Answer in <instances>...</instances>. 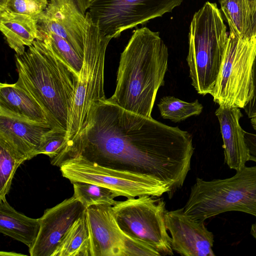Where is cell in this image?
Masks as SVG:
<instances>
[{"label":"cell","instance_id":"32","mask_svg":"<svg viewBox=\"0 0 256 256\" xmlns=\"http://www.w3.org/2000/svg\"><path fill=\"white\" fill-rule=\"evenodd\" d=\"M250 234L256 240V220L252 224L250 228Z\"/></svg>","mask_w":256,"mask_h":256},{"label":"cell","instance_id":"33","mask_svg":"<svg viewBox=\"0 0 256 256\" xmlns=\"http://www.w3.org/2000/svg\"><path fill=\"white\" fill-rule=\"evenodd\" d=\"M250 119L251 124L254 129L256 131V116L252 117Z\"/></svg>","mask_w":256,"mask_h":256},{"label":"cell","instance_id":"1","mask_svg":"<svg viewBox=\"0 0 256 256\" xmlns=\"http://www.w3.org/2000/svg\"><path fill=\"white\" fill-rule=\"evenodd\" d=\"M191 134L128 112L108 99L91 106L84 128L58 156H81L100 166L154 178L180 188L190 169Z\"/></svg>","mask_w":256,"mask_h":256},{"label":"cell","instance_id":"12","mask_svg":"<svg viewBox=\"0 0 256 256\" xmlns=\"http://www.w3.org/2000/svg\"><path fill=\"white\" fill-rule=\"evenodd\" d=\"M86 208L73 196L54 206L47 208L39 218L40 228L30 256H52L63 236Z\"/></svg>","mask_w":256,"mask_h":256},{"label":"cell","instance_id":"14","mask_svg":"<svg viewBox=\"0 0 256 256\" xmlns=\"http://www.w3.org/2000/svg\"><path fill=\"white\" fill-rule=\"evenodd\" d=\"M112 206L103 204L86 209L90 256H124V234L116 222Z\"/></svg>","mask_w":256,"mask_h":256},{"label":"cell","instance_id":"36","mask_svg":"<svg viewBox=\"0 0 256 256\" xmlns=\"http://www.w3.org/2000/svg\"><path fill=\"white\" fill-rule=\"evenodd\" d=\"M89 3H90V2H92L93 0H87Z\"/></svg>","mask_w":256,"mask_h":256},{"label":"cell","instance_id":"20","mask_svg":"<svg viewBox=\"0 0 256 256\" xmlns=\"http://www.w3.org/2000/svg\"><path fill=\"white\" fill-rule=\"evenodd\" d=\"M52 256H90L85 212L66 232Z\"/></svg>","mask_w":256,"mask_h":256},{"label":"cell","instance_id":"24","mask_svg":"<svg viewBox=\"0 0 256 256\" xmlns=\"http://www.w3.org/2000/svg\"><path fill=\"white\" fill-rule=\"evenodd\" d=\"M161 116L174 122H180L192 116L199 115L203 106L198 100L186 102L172 96L162 98L158 104Z\"/></svg>","mask_w":256,"mask_h":256},{"label":"cell","instance_id":"4","mask_svg":"<svg viewBox=\"0 0 256 256\" xmlns=\"http://www.w3.org/2000/svg\"><path fill=\"white\" fill-rule=\"evenodd\" d=\"M228 38L217 4L206 2L192 20L186 58L192 84L198 94H210L212 92Z\"/></svg>","mask_w":256,"mask_h":256},{"label":"cell","instance_id":"8","mask_svg":"<svg viewBox=\"0 0 256 256\" xmlns=\"http://www.w3.org/2000/svg\"><path fill=\"white\" fill-rule=\"evenodd\" d=\"M154 197L144 195L116 201L112 210L125 234L152 246L161 256H172V238L165 222L166 204Z\"/></svg>","mask_w":256,"mask_h":256},{"label":"cell","instance_id":"7","mask_svg":"<svg viewBox=\"0 0 256 256\" xmlns=\"http://www.w3.org/2000/svg\"><path fill=\"white\" fill-rule=\"evenodd\" d=\"M256 36L242 38L230 32L214 87L210 95L219 106L244 108L254 92Z\"/></svg>","mask_w":256,"mask_h":256},{"label":"cell","instance_id":"35","mask_svg":"<svg viewBox=\"0 0 256 256\" xmlns=\"http://www.w3.org/2000/svg\"><path fill=\"white\" fill-rule=\"evenodd\" d=\"M250 4H256V0H248Z\"/></svg>","mask_w":256,"mask_h":256},{"label":"cell","instance_id":"27","mask_svg":"<svg viewBox=\"0 0 256 256\" xmlns=\"http://www.w3.org/2000/svg\"><path fill=\"white\" fill-rule=\"evenodd\" d=\"M48 3V0H8L5 9L14 14L39 17Z\"/></svg>","mask_w":256,"mask_h":256},{"label":"cell","instance_id":"34","mask_svg":"<svg viewBox=\"0 0 256 256\" xmlns=\"http://www.w3.org/2000/svg\"><path fill=\"white\" fill-rule=\"evenodd\" d=\"M8 0H0V10L5 8Z\"/></svg>","mask_w":256,"mask_h":256},{"label":"cell","instance_id":"2","mask_svg":"<svg viewBox=\"0 0 256 256\" xmlns=\"http://www.w3.org/2000/svg\"><path fill=\"white\" fill-rule=\"evenodd\" d=\"M22 54H15V84L44 111L52 128L67 132L78 76L55 53L49 38L40 34Z\"/></svg>","mask_w":256,"mask_h":256},{"label":"cell","instance_id":"11","mask_svg":"<svg viewBox=\"0 0 256 256\" xmlns=\"http://www.w3.org/2000/svg\"><path fill=\"white\" fill-rule=\"evenodd\" d=\"M87 0H48L47 8L39 16L40 34L52 32L66 40L84 58Z\"/></svg>","mask_w":256,"mask_h":256},{"label":"cell","instance_id":"16","mask_svg":"<svg viewBox=\"0 0 256 256\" xmlns=\"http://www.w3.org/2000/svg\"><path fill=\"white\" fill-rule=\"evenodd\" d=\"M215 114L219 122L223 140L224 162L236 171L249 160L244 131L240 120L242 114L240 108L219 106Z\"/></svg>","mask_w":256,"mask_h":256},{"label":"cell","instance_id":"10","mask_svg":"<svg viewBox=\"0 0 256 256\" xmlns=\"http://www.w3.org/2000/svg\"><path fill=\"white\" fill-rule=\"evenodd\" d=\"M183 0H93L88 12L102 34L112 38L125 30L171 12Z\"/></svg>","mask_w":256,"mask_h":256},{"label":"cell","instance_id":"17","mask_svg":"<svg viewBox=\"0 0 256 256\" xmlns=\"http://www.w3.org/2000/svg\"><path fill=\"white\" fill-rule=\"evenodd\" d=\"M38 21V16L14 14L5 8L0 10V30L16 54H23L26 46L40 38Z\"/></svg>","mask_w":256,"mask_h":256},{"label":"cell","instance_id":"13","mask_svg":"<svg viewBox=\"0 0 256 256\" xmlns=\"http://www.w3.org/2000/svg\"><path fill=\"white\" fill-rule=\"evenodd\" d=\"M166 227L172 238L174 250L185 256H214L212 250L213 234L206 228L204 220L186 216L183 208L164 214Z\"/></svg>","mask_w":256,"mask_h":256},{"label":"cell","instance_id":"31","mask_svg":"<svg viewBox=\"0 0 256 256\" xmlns=\"http://www.w3.org/2000/svg\"><path fill=\"white\" fill-rule=\"evenodd\" d=\"M0 256H24V254H22L20 253H16L15 252H0Z\"/></svg>","mask_w":256,"mask_h":256},{"label":"cell","instance_id":"5","mask_svg":"<svg viewBox=\"0 0 256 256\" xmlns=\"http://www.w3.org/2000/svg\"><path fill=\"white\" fill-rule=\"evenodd\" d=\"M230 211L256 217V166H245L229 178H196L183 208L186 216L204 221Z\"/></svg>","mask_w":256,"mask_h":256},{"label":"cell","instance_id":"29","mask_svg":"<svg viewBox=\"0 0 256 256\" xmlns=\"http://www.w3.org/2000/svg\"><path fill=\"white\" fill-rule=\"evenodd\" d=\"M252 77L253 96L244 108L246 114L250 118L256 116V56L253 65Z\"/></svg>","mask_w":256,"mask_h":256},{"label":"cell","instance_id":"3","mask_svg":"<svg viewBox=\"0 0 256 256\" xmlns=\"http://www.w3.org/2000/svg\"><path fill=\"white\" fill-rule=\"evenodd\" d=\"M168 50L158 32L136 28L121 54L116 85L110 100L150 118L158 88L164 84Z\"/></svg>","mask_w":256,"mask_h":256},{"label":"cell","instance_id":"28","mask_svg":"<svg viewBox=\"0 0 256 256\" xmlns=\"http://www.w3.org/2000/svg\"><path fill=\"white\" fill-rule=\"evenodd\" d=\"M158 256L161 254L152 246L124 234V256Z\"/></svg>","mask_w":256,"mask_h":256},{"label":"cell","instance_id":"22","mask_svg":"<svg viewBox=\"0 0 256 256\" xmlns=\"http://www.w3.org/2000/svg\"><path fill=\"white\" fill-rule=\"evenodd\" d=\"M26 160V156L0 138V200L6 198L18 168Z\"/></svg>","mask_w":256,"mask_h":256},{"label":"cell","instance_id":"21","mask_svg":"<svg viewBox=\"0 0 256 256\" xmlns=\"http://www.w3.org/2000/svg\"><path fill=\"white\" fill-rule=\"evenodd\" d=\"M230 32L242 38L254 36V24L248 0H220Z\"/></svg>","mask_w":256,"mask_h":256},{"label":"cell","instance_id":"18","mask_svg":"<svg viewBox=\"0 0 256 256\" xmlns=\"http://www.w3.org/2000/svg\"><path fill=\"white\" fill-rule=\"evenodd\" d=\"M0 112L35 122L49 123L40 106L30 95L15 84L0 83Z\"/></svg>","mask_w":256,"mask_h":256},{"label":"cell","instance_id":"23","mask_svg":"<svg viewBox=\"0 0 256 256\" xmlns=\"http://www.w3.org/2000/svg\"><path fill=\"white\" fill-rule=\"evenodd\" d=\"M74 196L86 208L103 204L113 206L118 196L112 190L94 184L76 182H73Z\"/></svg>","mask_w":256,"mask_h":256},{"label":"cell","instance_id":"19","mask_svg":"<svg viewBox=\"0 0 256 256\" xmlns=\"http://www.w3.org/2000/svg\"><path fill=\"white\" fill-rule=\"evenodd\" d=\"M40 228L39 218H29L16 211L6 201L0 200V232L28 248L34 243Z\"/></svg>","mask_w":256,"mask_h":256},{"label":"cell","instance_id":"15","mask_svg":"<svg viewBox=\"0 0 256 256\" xmlns=\"http://www.w3.org/2000/svg\"><path fill=\"white\" fill-rule=\"evenodd\" d=\"M52 128L49 123L35 122L0 112V138L28 160L34 157L44 136Z\"/></svg>","mask_w":256,"mask_h":256},{"label":"cell","instance_id":"25","mask_svg":"<svg viewBox=\"0 0 256 256\" xmlns=\"http://www.w3.org/2000/svg\"><path fill=\"white\" fill-rule=\"evenodd\" d=\"M40 34H45L48 36L52 48L55 53L73 70L79 77L83 66L84 58L66 40L55 33L50 32Z\"/></svg>","mask_w":256,"mask_h":256},{"label":"cell","instance_id":"9","mask_svg":"<svg viewBox=\"0 0 256 256\" xmlns=\"http://www.w3.org/2000/svg\"><path fill=\"white\" fill-rule=\"evenodd\" d=\"M60 167L62 176L72 184H94L112 190L118 196L158 197L172 190L168 184L154 178L104 167L81 156L68 158Z\"/></svg>","mask_w":256,"mask_h":256},{"label":"cell","instance_id":"26","mask_svg":"<svg viewBox=\"0 0 256 256\" xmlns=\"http://www.w3.org/2000/svg\"><path fill=\"white\" fill-rule=\"evenodd\" d=\"M68 132L64 130L52 128L44 134L34 154V156L44 154L50 159L56 158L63 150L68 142Z\"/></svg>","mask_w":256,"mask_h":256},{"label":"cell","instance_id":"30","mask_svg":"<svg viewBox=\"0 0 256 256\" xmlns=\"http://www.w3.org/2000/svg\"><path fill=\"white\" fill-rule=\"evenodd\" d=\"M244 139L248 151L249 160L256 162V133L244 131Z\"/></svg>","mask_w":256,"mask_h":256},{"label":"cell","instance_id":"6","mask_svg":"<svg viewBox=\"0 0 256 256\" xmlns=\"http://www.w3.org/2000/svg\"><path fill=\"white\" fill-rule=\"evenodd\" d=\"M111 40L101 33L87 12L84 63L70 111L68 142L86 126L92 104L106 99L104 92V60L106 48Z\"/></svg>","mask_w":256,"mask_h":256}]
</instances>
